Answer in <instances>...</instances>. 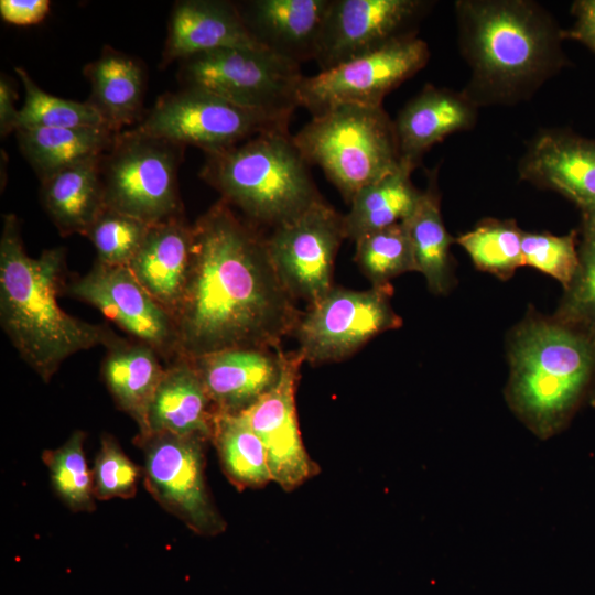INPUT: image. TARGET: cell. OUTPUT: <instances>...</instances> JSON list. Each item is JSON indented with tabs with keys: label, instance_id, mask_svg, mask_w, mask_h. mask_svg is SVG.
<instances>
[{
	"label": "cell",
	"instance_id": "1",
	"mask_svg": "<svg viewBox=\"0 0 595 595\" xmlns=\"http://www.w3.org/2000/svg\"><path fill=\"white\" fill-rule=\"evenodd\" d=\"M192 226L190 270L173 314L178 357L281 348L302 313L273 267L267 237L221 199Z\"/></svg>",
	"mask_w": 595,
	"mask_h": 595
},
{
	"label": "cell",
	"instance_id": "2",
	"mask_svg": "<svg viewBox=\"0 0 595 595\" xmlns=\"http://www.w3.org/2000/svg\"><path fill=\"white\" fill-rule=\"evenodd\" d=\"M457 43L470 68L462 90L478 108L530 99L569 64L562 30L530 0H458Z\"/></svg>",
	"mask_w": 595,
	"mask_h": 595
},
{
	"label": "cell",
	"instance_id": "3",
	"mask_svg": "<svg viewBox=\"0 0 595 595\" xmlns=\"http://www.w3.org/2000/svg\"><path fill=\"white\" fill-rule=\"evenodd\" d=\"M65 249L30 257L14 214L3 216L0 238V323L20 357L50 382L72 355L108 347L118 336L107 326L64 312L57 295L64 285Z\"/></svg>",
	"mask_w": 595,
	"mask_h": 595
},
{
	"label": "cell",
	"instance_id": "4",
	"mask_svg": "<svg viewBox=\"0 0 595 595\" xmlns=\"http://www.w3.org/2000/svg\"><path fill=\"white\" fill-rule=\"evenodd\" d=\"M508 394L534 428L550 432L573 413L595 379V340L581 329L529 312L508 340Z\"/></svg>",
	"mask_w": 595,
	"mask_h": 595
},
{
	"label": "cell",
	"instance_id": "5",
	"mask_svg": "<svg viewBox=\"0 0 595 595\" xmlns=\"http://www.w3.org/2000/svg\"><path fill=\"white\" fill-rule=\"evenodd\" d=\"M199 176L252 225L272 229L323 198L289 130L267 131L207 153Z\"/></svg>",
	"mask_w": 595,
	"mask_h": 595
},
{
	"label": "cell",
	"instance_id": "6",
	"mask_svg": "<svg viewBox=\"0 0 595 595\" xmlns=\"http://www.w3.org/2000/svg\"><path fill=\"white\" fill-rule=\"evenodd\" d=\"M293 141L348 204L363 187L402 164L394 120L382 106L332 108L312 117Z\"/></svg>",
	"mask_w": 595,
	"mask_h": 595
},
{
	"label": "cell",
	"instance_id": "7",
	"mask_svg": "<svg viewBox=\"0 0 595 595\" xmlns=\"http://www.w3.org/2000/svg\"><path fill=\"white\" fill-rule=\"evenodd\" d=\"M184 149L134 128L117 133L100 159L106 207L149 225L183 216L177 172Z\"/></svg>",
	"mask_w": 595,
	"mask_h": 595
},
{
	"label": "cell",
	"instance_id": "8",
	"mask_svg": "<svg viewBox=\"0 0 595 595\" xmlns=\"http://www.w3.org/2000/svg\"><path fill=\"white\" fill-rule=\"evenodd\" d=\"M183 87H196L238 106L290 121L304 77L300 65L263 47H230L180 62Z\"/></svg>",
	"mask_w": 595,
	"mask_h": 595
},
{
	"label": "cell",
	"instance_id": "9",
	"mask_svg": "<svg viewBox=\"0 0 595 595\" xmlns=\"http://www.w3.org/2000/svg\"><path fill=\"white\" fill-rule=\"evenodd\" d=\"M152 137L202 149L205 154L239 144L289 122L238 106L196 87H183L159 97L134 128Z\"/></svg>",
	"mask_w": 595,
	"mask_h": 595
},
{
	"label": "cell",
	"instance_id": "10",
	"mask_svg": "<svg viewBox=\"0 0 595 595\" xmlns=\"http://www.w3.org/2000/svg\"><path fill=\"white\" fill-rule=\"evenodd\" d=\"M392 285L365 291L333 286L301 314L293 335L303 361L323 364L348 358L374 337L402 326L391 305Z\"/></svg>",
	"mask_w": 595,
	"mask_h": 595
},
{
	"label": "cell",
	"instance_id": "11",
	"mask_svg": "<svg viewBox=\"0 0 595 595\" xmlns=\"http://www.w3.org/2000/svg\"><path fill=\"white\" fill-rule=\"evenodd\" d=\"M430 48L418 36L391 43L304 76L299 87V105L312 117L342 105L382 106L385 97L428 64Z\"/></svg>",
	"mask_w": 595,
	"mask_h": 595
},
{
	"label": "cell",
	"instance_id": "12",
	"mask_svg": "<svg viewBox=\"0 0 595 595\" xmlns=\"http://www.w3.org/2000/svg\"><path fill=\"white\" fill-rule=\"evenodd\" d=\"M134 442L144 453V486L166 511L195 533L214 537L226 529L204 476V441L152 432Z\"/></svg>",
	"mask_w": 595,
	"mask_h": 595
},
{
	"label": "cell",
	"instance_id": "13",
	"mask_svg": "<svg viewBox=\"0 0 595 595\" xmlns=\"http://www.w3.org/2000/svg\"><path fill=\"white\" fill-rule=\"evenodd\" d=\"M344 239V215L324 198L267 237L273 267L295 300L312 305L332 290L335 258Z\"/></svg>",
	"mask_w": 595,
	"mask_h": 595
},
{
	"label": "cell",
	"instance_id": "14",
	"mask_svg": "<svg viewBox=\"0 0 595 595\" xmlns=\"http://www.w3.org/2000/svg\"><path fill=\"white\" fill-rule=\"evenodd\" d=\"M433 4L429 0H331L315 61L324 71L418 36Z\"/></svg>",
	"mask_w": 595,
	"mask_h": 595
},
{
	"label": "cell",
	"instance_id": "15",
	"mask_svg": "<svg viewBox=\"0 0 595 595\" xmlns=\"http://www.w3.org/2000/svg\"><path fill=\"white\" fill-rule=\"evenodd\" d=\"M74 299L98 309L137 342L172 363L178 358L173 315L134 278L128 267L95 261L83 277L66 284Z\"/></svg>",
	"mask_w": 595,
	"mask_h": 595
},
{
	"label": "cell",
	"instance_id": "16",
	"mask_svg": "<svg viewBox=\"0 0 595 595\" xmlns=\"http://www.w3.org/2000/svg\"><path fill=\"white\" fill-rule=\"evenodd\" d=\"M303 363L298 351H283L278 382L238 413L263 443L271 480L288 491L304 484L320 469L305 450L298 421L295 392Z\"/></svg>",
	"mask_w": 595,
	"mask_h": 595
},
{
	"label": "cell",
	"instance_id": "17",
	"mask_svg": "<svg viewBox=\"0 0 595 595\" xmlns=\"http://www.w3.org/2000/svg\"><path fill=\"white\" fill-rule=\"evenodd\" d=\"M518 173L522 181L561 194L581 215H595V139L563 128L540 130Z\"/></svg>",
	"mask_w": 595,
	"mask_h": 595
},
{
	"label": "cell",
	"instance_id": "18",
	"mask_svg": "<svg viewBox=\"0 0 595 595\" xmlns=\"http://www.w3.org/2000/svg\"><path fill=\"white\" fill-rule=\"evenodd\" d=\"M331 0H246L236 2L253 40L301 65L316 58Z\"/></svg>",
	"mask_w": 595,
	"mask_h": 595
},
{
	"label": "cell",
	"instance_id": "19",
	"mask_svg": "<svg viewBox=\"0 0 595 595\" xmlns=\"http://www.w3.org/2000/svg\"><path fill=\"white\" fill-rule=\"evenodd\" d=\"M218 413L238 414L278 382L283 350L236 348L191 359Z\"/></svg>",
	"mask_w": 595,
	"mask_h": 595
},
{
	"label": "cell",
	"instance_id": "20",
	"mask_svg": "<svg viewBox=\"0 0 595 595\" xmlns=\"http://www.w3.org/2000/svg\"><path fill=\"white\" fill-rule=\"evenodd\" d=\"M230 47H261L246 28L236 2L178 0L171 11L160 66Z\"/></svg>",
	"mask_w": 595,
	"mask_h": 595
},
{
	"label": "cell",
	"instance_id": "21",
	"mask_svg": "<svg viewBox=\"0 0 595 595\" xmlns=\"http://www.w3.org/2000/svg\"><path fill=\"white\" fill-rule=\"evenodd\" d=\"M478 107L463 93L426 84L394 119L401 160L414 169L448 136L472 129Z\"/></svg>",
	"mask_w": 595,
	"mask_h": 595
},
{
	"label": "cell",
	"instance_id": "22",
	"mask_svg": "<svg viewBox=\"0 0 595 595\" xmlns=\"http://www.w3.org/2000/svg\"><path fill=\"white\" fill-rule=\"evenodd\" d=\"M193 226L184 216L151 225L128 268L172 315L181 301L191 264Z\"/></svg>",
	"mask_w": 595,
	"mask_h": 595
},
{
	"label": "cell",
	"instance_id": "23",
	"mask_svg": "<svg viewBox=\"0 0 595 595\" xmlns=\"http://www.w3.org/2000/svg\"><path fill=\"white\" fill-rule=\"evenodd\" d=\"M216 410L191 359L178 357L165 367L149 412L152 432L212 441Z\"/></svg>",
	"mask_w": 595,
	"mask_h": 595
},
{
	"label": "cell",
	"instance_id": "24",
	"mask_svg": "<svg viewBox=\"0 0 595 595\" xmlns=\"http://www.w3.org/2000/svg\"><path fill=\"white\" fill-rule=\"evenodd\" d=\"M150 346L118 337L107 347L101 372L118 408L139 428L137 437L150 434L149 412L165 368Z\"/></svg>",
	"mask_w": 595,
	"mask_h": 595
},
{
	"label": "cell",
	"instance_id": "25",
	"mask_svg": "<svg viewBox=\"0 0 595 595\" xmlns=\"http://www.w3.org/2000/svg\"><path fill=\"white\" fill-rule=\"evenodd\" d=\"M84 75L90 84L87 102L109 130L119 133L140 118L147 76L137 58L105 46L99 57L84 67Z\"/></svg>",
	"mask_w": 595,
	"mask_h": 595
},
{
	"label": "cell",
	"instance_id": "26",
	"mask_svg": "<svg viewBox=\"0 0 595 595\" xmlns=\"http://www.w3.org/2000/svg\"><path fill=\"white\" fill-rule=\"evenodd\" d=\"M100 156L66 167L41 181L40 201L64 237L88 228L105 209Z\"/></svg>",
	"mask_w": 595,
	"mask_h": 595
},
{
	"label": "cell",
	"instance_id": "27",
	"mask_svg": "<svg viewBox=\"0 0 595 595\" xmlns=\"http://www.w3.org/2000/svg\"><path fill=\"white\" fill-rule=\"evenodd\" d=\"M404 223L412 245L415 271L424 277L431 292L447 294L455 283L451 256L455 238L443 221L436 170L428 172V185L414 213Z\"/></svg>",
	"mask_w": 595,
	"mask_h": 595
},
{
	"label": "cell",
	"instance_id": "28",
	"mask_svg": "<svg viewBox=\"0 0 595 595\" xmlns=\"http://www.w3.org/2000/svg\"><path fill=\"white\" fill-rule=\"evenodd\" d=\"M14 133L22 155L40 181L102 155L117 134L106 127L28 128Z\"/></svg>",
	"mask_w": 595,
	"mask_h": 595
},
{
	"label": "cell",
	"instance_id": "29",
	"mask_svg": "<svg viewBox=\"0 0 595 595\" xmlns=\"http://www.w3.org/2000/svg\"><path fill=\"white\" fill-rule=\"evenodd\" d=\"M414 170L402 161L399 169L363 187L353 197L349 212L344 215L347 239L356 241L412 216L422 195L411 180Z\"/></svg>",
	"mask_w": 595,
	"mask_h": 595
},
{
	"label": "cell",
	"instance_id": "30",
	"mask_svg": "<svg viewBox=\"0 0 595 595\" xmlns=\"http://www.w3.org/2000/svg\"><path fill=\"white\" fill-rule=\"evenodd\" d=\"M212 441L235 486L259 488L271 480L263 443L240 414L216 412Z\"/></svg>",
	"mask_w": 595,
	"mask_h": 595
},
{
	"label": "cell",
	"instance_id": "31",
	"mask_svg": "<svg viewBox=\"0 0 595 595\" xmlns=\"http://www.w3.org/2000/svg\"><path fill=\"white\" fill-rule=\"evenodd\" d=\"M522 234L513 219L485 218L455 238V242L478 270L509 280L522 267Z\"/></svg>",
	"mask_w": 595,
	"mask_h": 595
},
{
	"label": "cell",
	"instance_id": "32",
	"mask_svg": "<svg viewBox=\"0 0 595 595\" xmlns=\"http://www.w3.org/2000/svg\"><path fill=\"white\" fill-rule=\"evenodd\" d=\"M355 244V261L371 286L391 285L392 279L415 271L412 245L404 221L367 234Z\"/></svg>",
	"mask_w": 595,
	"mask_h": 595
},
{
	"label": "cell",
	"instance_id": "33",
	"mask_svg": "<svg viewBox=\"0 0 595 595\" xmlns=\"http://www.w3.org/2000/svg\"><path fill=\"white\" fill-rule=\"evenodd\" d=\"M578 267L553 314L595 340V215H581Z\"/></svg>",
	"mask_w": 595,
	"mask_h": 595
},
{
	"label": "cell",
	"instance_id": "34",
	"mask_svg": "<svg viewBox=\"0 0 595 595\" xmlns=\"http://www.w3.org/2000/svg\"><path fill=\"white\" fill-rule=\"evenodd\" d=\"M14 72L24 87L18 129L106 127L89 102L64 99L46 93L22 66H17Z\"/></svg>",
	"mask_w": 595,
	"mask_h": 595
},
{
	"label": "cell",
	"instance_id": "35",
	"mask_svg": "<svg viewBox=\"0 0 595 595\" xmlns=\"http://www.w3.org/2000/svg\"><path fill=\"white\" fill-rule=\"evenodd\" d=\"M85 433L74 431L67 441L55 450H46L42 459L52 485L72 511H94V480L84 452Z\"/></svg>",
	"mask_w": 595,
	"mask_h": 595
},
{
	"label": "cell",
	"instance_id": "36",
	"mask_svg": "<svg viewBox=\"0 0 595 595\" xmlns=\"http://www.w3.org/2000/svg\"><path fill=\"white\" fill-rule=\"evenodd\" d=\"M151 225L105 207L85 236L97 252V261L128 267L139 251Z\"/></svg>",
	"mask_w": 595,
	"mask_h": 595
},
{
	"label": "cell",
	"instance_id": "37",
	"mask_svg": "<svg viewBox=\"0 0 595 595\" xmlns=\"http://www.w3.org/2000/svg\"><path fill=\"white\" fill-rule=\"evenodd\" d=\"M521 253L522 266L552 277L566 289L578 267V231L561 236L523 231Z\"/></svg>",
	"mask_w": 595,
	"mask_h": 595
},
{
	"label": "cell",
	"instance_id": "38",
	"mask_svg": "<svg viewBox=\"0 0 595 595\" xmlns=\"http://www.w3.org/2000/svg\"><path fill=\"white\" fill-rule=\"evenodd\" d=\"M140 476V467L125 454L111 434L105 433L93 472L95 498H131L137 493Z\"/></svg>",
	"mask_w": 595,
	"mask_h": 595
},
{
	"label": "cell",
	"instance_id": "39",
	"mask_svg": "<svg viewBox=\"0 0 595 595\" xmlns=\"http://www.w3.org/2000/svg\"><path fill=\"white\" fill-rule=\"evenodd\" d=\"M575 21L562 30L563 40L576 41L595 54V0H576L571 6Z\"/></svg>",
	"mask_w": 595,
	"mask_h": 595
},
{
	"label": "cell",
	"instance_id": "40",
	"mask_svg": "<svg viewBox=\"0 0 595 595\" xmlns=\"http://www.w3.org/2000/svg\"><path fill=\"white\" fill-rule=\"evenodd\" d=\"M50 8L48 0H1L0 15L10 24L33 25L44 20Z\"/></svg>",
	"mask_w": 595,
	"mask_h": 595
},
{
	"label": "cell",
	"instance_id": "41",
	"mask_svg": "<svg viewBox=\"0 0 595 595\" xmlns=\"http://www.w3.org/2000/svg\"><path fill=\"white\" fill-rule=\"evenodd\" d=\"M17 98L15 85L2 74L0 76V134L2 138L18 129L20 109L15 107Z\"/></svg>",
	"mask_w": 595,
	"mask_h": 595
}]
</instances>
